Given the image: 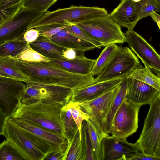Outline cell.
Returning a JSON list of instances; mask_svg holds the SVG:
<instances>
[{
  "mask_svg": "<svg viewBox=\"0 0 160 160\" xmlns=\"http://www.w3.org/2000/svg\"><path fill=\"white\" fill-rule=\"evenodd\" d=\"M80 134L82 149L83 160H95L86 120H84L82 123Z\"/></svg>",
  "mask_w": 160,
  "mask_h": 160,
  "instance_id": "30",
  "label": "cell"
},
{
  "mask_svg": "<svg viewBox=\"0 0 160 160\" xmlns=\"http://www.w3.org/2000/svg\"><path fill=\"white\" fill-rule=\"evenodd\" d=\"M135 2L138 12L139 21L152 13L160 12V7L154 0H141Z\"/></svg>",
  "mask_w": 160,
  "mask_h": 160,
  "instance_id": "32",
  "label": "cell"
},
{
  "mask_svg": "<svg viewBox=\"0 0 160 160\" xmlns=\"http://www.w3.org/2000/svg\"><path fill=\"white\" fill-rule=\"evenodd\" d=\"M124 78L97 82L73 91L71 101L81 103L93 100L119 85Z\"/></svg>",
  "mask_w": 160,
  "mask_h": 160,
  "instance_id": "17",
  "label": "cell"
},
{
  "mask_svg": "<svg viewBox=\"0 0 160 160\" xmlns=\"http://www.w3.org/2000/svg\"><path fill=\"white\" fill-rule=\"evenodd\" d=\"M150 16L153 20L157 24L160 30V15L157 13H153L151 14Z\"/></svg>",
  "mask_w": 160,
  "mask_h": 160,
  "instance_id": "43",
  "label": "cell"
},
{
  "mask_svg": "<svg viewBox=\"0 0 160 160\" xmlns=\"http://www.w3.org/2000/svg\"><path fill=\"white\" fill-rule=\"evenodd\" d=\"M63 106L59 104L39 101L26 104L19 101L9 117L22 119L48 131L63 136L60 118Z\"/></svg>",
  "mask_w": 160,
  "mask_h": 160,
  "instance_id": "2",
  "label": "cell"
},
{
  "mask_svg": "<svg viewBox=\"0 0 160 160\" xmlns=\"http://www.w3.org/2000/svg\"><path fill=\"white\" fill-rule=\"evenodd\" d=\"M0 76L14 79L25 83L28 78L17 67L16 60L10 57H0Z\"/></svg>",
  "mask_w": 160,
  "mask_h": 160,
  "instance_id": "23",
  "label": "cell"
},
{
  "mask_svg": "<svg viewBox=\"0 0 160 160\" xmlns=\"http://www.w3.org/2000/svg\"><path fill=\"white\" fill-rule=\"evenodd\" d=\"M53 62L65 70L75 73L86 75L90 73L96 59H91L83 54H78L72 60L50 59Z\"/></svg>",
  "mask_w": 160,
  "mask_h": 160,
  "instance_id": "20",
  "label": "cell"
},
{
  "mask_svg": "<svg viewBox=\"0 0 160 160\" xmlns=\"http://www.w3.org/2000/svg\"><path fill=\"white\" fill-rule=\"evenodd\" d=\"M118 47L115 44L105 47L96 59L90 73L94 76L99 74L113 58Z\"/></svg>",
  "mask_w": 160,
  "mask_h": 160,
  "instance_id": "26",
  "label": "cell"
},
{
  "mask_svg": "<svg viewBox=\"0 0 160 160\" xmlns=\"http://www.w3.org/2000/svg\"><path fill=\"white\" fill-rule=\"evenodd\" d=\"M127 85V77L120 84L118 91L104 121L103 129L107 135L110 134L115 115L123 101L126 99Z\"/></svg>",
  "mask_w": 160,
  "mask_h": 160,
  "instance_id": "21",
  "label": "cell"
},
{
  "mask_svg": "<svg viewBox=\"0 0 160 160\" xmlns=\"http://www.w3.org/2000/svg\"><path fill=\"white\" fill-rule=\"evenodd\" d=\"M24 0H0V24L11 18L22 7Z\"/></svg>",
  "mask_w": 160,
  "mask_h": 160,
  "instance_id": "28",
  "label": "cell"
},
{
  "mask_svg": "<svg viewBox=\"0 0 160 160\" xmlns=\"http://www.w3.org/2000/svg\"><path fill=\"white\" fill-rule=\"evenodd\" d=\"M40 32L35 28L28 30L24 34L23 38L28 44L35 41L39 36Z\"/></svg>",
  "mask_w": 160,
  "mask_h": 160,
  "instance_id": "40",
  "label": "cell"
},
{
  "mask_svg": "<svg viewBox=\"0 0 160 160\" xmlns=\"http://www.w3.org/2000/svg\"><path fill=\"white\" fill-rule=\"evenodd\" d=\"M109 16L120 26L133 29L139 21L138 11L133 0H121Z\"/></svg>",
  "mask_w": 160,
  "mask_h": 160,
  "instance_id": "18",
  "label": "cell"
},
{
  "mask_svg": "<svg viewBox=\"0 0 160 160\" xmlns=\"http://www.w3.org/2000/svg\"><path fill=\"white\" fill-rule=\"evenodd\" d=\"M29 45L32 49L50 59H64L63 52L65 49L51 43L43 36H39Z\"/></svg>",
  "mask_w": 160,
  "mask_h": 160,
  "instance_id": "22",
  "label": "cell"
},
{
  "mask_svg": "<svg viewBox=\"0 0 160 160\" xmlns=\"http://www.w3.org/2000/svg\"><path fill=\"white\" fill-rule=\"evenodd\" d=\"M43 13L22 7L0 24V44L23 37L30 25Z\"/></svg>",
  "mask_w": 160,
  "mask_h": 160,
  "instance_id": "9",
  "label": "cell"
},
{
  "mask_svg": "<svg viewBox=\"0 0 160 160\" xmlns=\"http://www.w3.org/2000/svg\"><path fill=\"white\" fill-rule=\"evenodd\" d=\"M0 134L17 148L26 160H43L53 149L50 145L22 129L8 118L1 128Z\"/></svg>",
  "mask_w": 160,
  "mask_h": 160,
  "instance_id": "3",
  "label": "cell"
},
{
  "mask_svg": "<svg viewBox=\"0 0 160 160\" xmlns=\"http://www.w3.org/2000/svg\"><path fill=\"white\" fill-rule=\"evenodd\" d=\"M141 0H133L134 2H138L141 1Z\"/></svg>",
  "mask_w": 160,
  "mask_h": 160,
  "instance_id": "46",
  "label": "cell"
},
{
  "mask_svg": "<svg viewBox=\"0 0 160 160\" xmlns=\"http://www.w3.org/2000/svg\"><path fill=\"white\" fill-rule=\"evenodd\" d=\"M58 0H24L22 7L44 13Z\"/></svg>",
  "mask_w": 160,
  "mask_h": 160,
  "instance_id": "35",
  "label": "cell"
},
{
  "mask_svg": "<svg viewBox=\"0 0 160 160\" xmlns=\"http://www.w3.org/2000/svg\"><path fill=\"white\" fill-rule=\"evenodd\" d=\"M155 155L160 157V145Z\"/></svg>",
  "mask_w": 160,
  "mask_h": 160,
  "instance_id": "44",
  "label": "cell"
},
{
  "mask_svg": "<svg viewBox=\"0 0 160 160\" xmlns=\"http://www.w3.org/2000/svg\"><path fill=\"white\" fill-rule=\"evenodd\" d=\"M95 40L105 47L126 42L125 33L121 26L109 15L75 24Z\"/></svg>",
  "mask_w": 160,
  "mask_h": 160,
  "instance_id": "5",
  "label": "cell"
},
{
  "mask_svg": "<svg viewBox=\"0 0 160 160\" xmlns=\"http://www.w3.org/2000/svg\"><path fill=\"white\" fill-rule=\"evenodd\" d=\"M65 29L70 34L94 45L98 48L100 49L102 47L100 43L95 40L75 24H72Z\"/></svg>",
  "mask_w": 160,
  "mask_h": 160,
  "instance_id": "36",
  "label": "cell"
},
{
  "mask_svg": "<svg viewBox=\"0 0 160 160\" xmlns=\"http://www.w3.org/2000/svg\"><path fill=\"white\" fill-rule=\"evenodd\" d=\"M140 107L125 99L115 115L110 134L120 139L126 140L135 132L138 128Z\"/></svg>",
  "mask_w": 160,
  "mask_h": 160,
  "instance_id": "11",
  "label": "cell"
},
{
  "mask_svg": "<svg viewBox=\"0 0 160 160\" xmlns=\"http://www.w3.org/2000/svg\"><path fill=\"white\" fill-rule=\"evenodd\" d=\"M67 150L58 148L51 150L44 160H64Z\"/></svg>",
  "mask_w": 160,
  "mask_h": 160,
  "instance_id": "38",
  "label": "cell"
},
{
  "mask_svg": "<svg viewBox=\"0 0 160 160\" xmlns=\"http://www.w3.org/2000/svg\"></svg>",
  "mask_w": 160,
  "mask_h": 160,
  "instance_id": "47",
  "label": "cell"
},
{
  "mask_svg": "<svg viewBox=\"0 0 160 160\" xmlns=\"http://www.w3.org/2000/svg\"><path fill=\"white\" fill-rule=\"evenodd\" d=\"M12 58L28 62H39L50 61V59L45 57L32 49L30 46L29 44H28L20 54Z\"/></svg>",
  "mask_w": 160,
  "mask_h": 160,
  "instance_id": "33",
  "label": "cell"
},
{
  "mask_svg": "<svg viewBox=\"0 0 160 160\" xmlns=\"http://www.w3.org/2000/svg\"><path fill=\"white\" fill-rule=\"evenodd\" d=\"M72 24L57 26L40 32L39 36H43L48 39L50 40L55 35Z\"/></svg>",
  "mask_w": 160,
  "mask_h": 160,
  "instance_id": "39",
  "label": "cell"
},
{
  "mask_svg": "<svg viewBox=\"0 0 160 160\" xmlns=\"http://www.w3.org/2000/svg\"><path fill=\"white\" fill-rule=\"evenodd\" d=\"M86 120L95 159L102 160V150L98 134L89 119H88Z\"/></svg>",
  "mask_w": 160,
  "mask_h": 160,
  "instance_id": "34",
  "label": "cell"
},
{
  "mask_svg": "<svg viewBox=\"0 0 160 160\" xmlns=\"http://www.w3.org/2000/svg\"><path fill=\"white\" fill-rule=\"evenodd\" d=\"M51 43L64 49H73L78 52H84L97 48L94 45L70 34L65 28L53 36Z\"/></svg>",
  "mask_w": 160,
  "mask_h": 160,
  "instance_id": "19",
  "label": "cell"
},
{
  "mask_svg": "<svg viewBox=\"0 0 160 160\" xmlns=\"http://www.w3.org/2000/svg\"><path fill=\"white\" fill-rule=\"evenodd\" d=\"M23 37L0 44V57H14L28 45Z\"/></svg>",
  "mask_w": 160,
  "mask_h": 160,
  "instance_id": "27",
  "label": "cell"
},
{
  "mask_svg": "<svg viewBox=\"0 0 160 160\" xmlns=\"http://www.w3.org/2000/svg\"><path fill=\"white\" fill-rule=\"evenodd\" d=\"M160 160V157L147 154L142 152L138 153L132 160Z\"/></svg>",
  "mask_w": 160,
  "mask_h": 160,
  "instance_id": "41",
  "label": "cell"
},
{
  "mask_svg": "<svg viewBox=\"0 0 160 160\" xmlns=\"http://www.w3.org/2000/svg\"><path fill=\"white\" fill-rule=\"evenodd\" d=\"M72 114L76 122L80 134L82 123L84 120L89 119V117L80 109L78 103L70 101Z\"/></svg>",
  "mask_w": 160,
  "mask_h": 160,
  "instance_id": "37",
  "label": "cell"
},
{
  "mask_svg": "<svg viewBox=\"0 0 160 160\" xmlns=\"http://www.w3.org/2000/svg\"><path fill=\"white\" fill-rule=\"evenodd\" d=\"M127 77L144 82L154 88L160 93V77L154 74L148 68L138 67L134 69Z\"/></svg>",
  "mask_w": 160,
  "mask_h": 160,
  "instance_id": "25",
  "label": "cell"
},
{
  "mask_svg": "<svg viewBox=\"0 0 160 160\" xmlns=\"http://www.w3.org/2000/svg\"><path fill=\"white\" fill-rule=\"evenodd\" d=\"M125 34L126 42L145 67L160 77V55L153 47L133 29H128Z\"/></svg>",
  "mask_w": 160,
  "mask_h": 160,
  "instance_id": "12",
  "label": "cell"
},
{
  "mask_svg": "<svg viewBox=\"0 0 160 160\" xmlns=\"http://www.w3.org/2000/svg\"><path fill=\"white\" fill-rule=\"evenodd\" d=\"M24 82L0 76V121L9 118L18 104L26 84Z\"/></svg>",
  "mask_w": 160,
  "mask_h": 160,
  "instance_id": "13",
  "label": "cell"
},
{
  "mask_svg": "<svg viewBox=\"0 0 160 160\" xmlns=\"http://www.w3.org/2000/svg\"><path fill=\"white\" fill-rule=\"evenodd\" d=\"M140 62L128 47L119 46L114 57L104 70L95 78L96 82L116 78H127Z\"/></svg>",
  "mask_w": 160,
  "mask_h": 160,
  "instance_id": "8",
  "label": "cell"
},
{
  "mask_svg": "<svg viewBox=\"0 0 160 160\" xmlns=\"http://www.w3.org/2000/svg\"><path fill=\"white\" fill-rule=\"evenodd\" d=\"M126 99L135 105L141 107L149 104L159 92L152 87L138 80L127 77Z\"/></svg>",
  "mask_w": 160,
  "mask_h": 160,
  "instance_id": "16",
  "label": "cell"
},
{
  "mask_svg": "<svg viewBox=\"0 0 160 160\" xmlns=\"http://www.w3.org/2000/svg\"><path fill=\"white\" fill-rule=\"evenodd\" d=\"M64 160H83L82 146L79 130L71 142L68 143Z\"/></svg>",
  "mask_w": 160,
  "mask_h": 160,
  "instance_id": "29",
  "label": "cell"
},
{
  "mask_svg": "<svg viewBox=\"0 0 160 160\" xmlns=\"http://www.w3.org/2000/svg\"><path fill=\"white\" fill-rule=\"evenodd\" d=\"M104 8L72 5L52 11H48L39 18L40 25L51 27L70 24H76L92 19L109 15Z\"/></svg>",
  "mask_w": 160,
  "mask_h": 160,
  "instance_id": "4",
  "label": "cell"
},
{
  "mask_svg": "<svg viewBox=\"0 0 160 160\" xmlns=\"http://www.w3.org/2000/svg\"><path fill=\"white\" fill-rule=\"evenodd\" d=\"M15 59L17 67L28 78V82L61 86L72 91L96 83L90 73H73L50 61L28 62Z\"/></svg>",
  "mask_w": 160,
  "mask_h": 160,
  "instance_id": "1",
  "label": "cell"
},
{
  "mask_svg": "<svg viewBox=\"0 0 160 160\" xmlns=\"http://www.w3.org/2000/svg\"><path fill=\"white\" fill-rule=\"evenodd\" d=\"M60 118L63 135L69 143L79 130L72 114V109L70 102L62 107Z\"/></svg>",
  "mask_w": 160,
  "mask_h": 160,
  "instance_id": "24",
  "label": "cell"
},
{
  "mask_svg": "<svg viewBox=\"0 0 160 160\" xmlns=\"http://www.w3.org/2000/svg\"><path fill=\"white\" fill-rule=\"evenodd\" d=\"M1 160H26V158L11 142L7 139L0 145Z\"/></svg>",
  "mask_w": 160,
  "mask_h": 160,
  "instance_id": "31",
  "label": "cell"
},
{
  "mask_svg": "<svg viewBox=\"0 0 160 160\" xmlns=\"http://www.w3.org/2000/svg\"><path fill=\"white\" fill-rule=\"evenodd\" d=\"M158 4L160 7V0H154Z\"/></svg>",
  "mask_w": 160,
  "mask_h": 160,
  "instance_id": "45",
  "label": "cell"
},
{
  "mask_svg": "<svg viewBox=\"0 0 160 160\" xmlns=\"http://www.w3.org/2000/svg\"><path fill=\"white\" fill-rule=\"evenodd\" d=\"M120 84L93 100L78 103L81 110L89 117L98 134L100 142L102 138L109 135L103 131V123L118 91Z\"/></svg>",
  "mask_w": 160,
  "mask_h": 160,
  "instance_id": "10",
  "label": "cell"
},
{
  "mask_svg": "<svg viewBox=\"0 0 160 160\" xmlns=\"http://www.w3.org/2000/svg\"><path fill=\"white\" fill-rule=\"evenodd\" d=\"M20 98V101L26 104L37 102L53 103L65 106L71 100L73 91L66 87L37 84L28 82Z\"/></svg>",
  "mask_w": 160,
  "mask_h": 160,
  "instance_id": "7",
  "label": "cell"
},
{
  "mask_svg": "<svg viewBox=\"0 0 160 160\" xmlns=\"http://www.w3.org/2000/svg\"><path fill=\"white\" fill-rule=\"evenodd\" d=\"M102 160H132L141 152L136 143H132L126 140L113 135L105 136L100 141Z\"/></svg>",
  "mask_w": 160,
  "mask_h": 160,
  "instance_id": "14",
  "label": "cell"
},
{
  "mask_svg": "<svg viewBox=\"0 0 160 160\" xmlns=\"http://www.w3.org/2000/svg\"><path fill=\"white\" fill-rule=\"evenodd\" d=\"M78 51L71 48L65 49L63 52V57L64 59L72 60L75 58L78 55Z\"/></svg>",
  "mask_w": 160,
  "mask_h": 160,
  "instance_id": "42",
  "label": "cell"
},
{
  "mask_svg": "<svg viewBox=\"0 0 160 160\" xmlns=\"http://www.w3.org/2000/svg\"><path fill=\"white\" fill-rule=\"evenodd\" d=\"M8 118L11 122L34 137L50 145L52 150L67 149L68 142L63 136L49 131L20 118L12 117Z\"/></svg>",
  "mask_w": 160,
  "mask_h": 160,
  "instance_id": "15",
  "label": "cell"
},
{
  "mask_svg": "<svg viewBox=\"0 0 160 160\" xmlns=\"http://www.w3.org/2000/svg\"><path fill=\"white\" fill-rule=\"evenodd\" d=\"M142 132L135 143L142 152L155 155L160 145V93L149 104Z\"/></svg>",
  "mask_w": 160,
  "mask_h": 160,
  "instance_id": "6",
  "label": "cell"
}]
</instances>
